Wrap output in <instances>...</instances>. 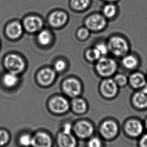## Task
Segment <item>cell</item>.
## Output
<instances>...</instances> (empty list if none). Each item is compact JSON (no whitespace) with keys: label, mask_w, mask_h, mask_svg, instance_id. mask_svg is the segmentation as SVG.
Returning <instances> with one entry per match:
<instances>
[{"label":"cell","mask_w":147,"mask_h":147,"mask_svg":"<svg viewBox=\"0 0 147 147\" xmlns=\"http://www.w3.org/2000/svg\"><path fill=\"white\" fill-rule=\"evenodd\" d=\"M109 52L117 57H123L128 54L129 47L128 42L123 37L113 35L107 43Z\"/></svg>","instance_id":"obj_1"},{"label":"cell","mask_w":147,"mask_h":147,"mask_svg":"<svg viewBox=\"0 0 147 147\" xmlns=\"http://www.w3.org/2000/svg\"><path fill=\"white\" fill-rule=\"evenodd\" d=\"M118 67L117 61L111 57L104 56L96 61L95 69L101 77H109L114 75Z\"/></svg>","instance_id":"obj_2"},{"label":"cell","mask_w":147,"mask_h":147,"mask_svg":"<svg viewBox=\"0 0 147 147\" xmlns=\"http://www.w3.org/2000/svg\"><path fill=\"white\" fill-rule=\"evenodd\" d=\"M107 24L106 18L102 14H93L89 15L85 20L86 28L92 32H99L104 29Z\"/></svg>","instance_id":"obj_3"},{"label":"cell","mask_w":147,"mask_h":147,"mask_svg":"<svg viewBox=\"0 0 147 147\" xmlns=\"http://www.w3.org/2000/svg\"><path fill=\"white\" fill-rule=\"evenodd\" d=\"M5 65L7 69L14 74L20 73L24 67V63L21 57L15 55L7 56L5 60Z\"/></svg>","instance_id":"obj_4"},{"label":"cell","mask_w":147,"mask_h":147,"mask_svg":"<svg viewBox=\"0 0 147 147\" xmlns=\"http://www.w3.org/2000/svg\"><path fill=\"white\" fill-rule=\"evenodd\" d=\"M63 89L65 94L71 97L77 96L81 91L80 82L75 79H69L63 82Z\"/></svg>","instance_id":"obj_5"},{"label":"cell","mask_w":147,"mask_h":147,"mask_svg":"<svg viewBox=\"0 0 147 147\" xmlns=\"http://www.w3.org/2000/svg\"><path fill=\"white\" fill-rule=\"evenodd\" d=\"M50 107L53 112L56 113H63L69 108V104L65 98L61 97L53 98L50 102Z\"/></svg>","instance_id":"obj_6"},{"label":"cell","mask_w":147,"mask_h":147,"mask_svg":"<svg viewBox=\"0 0 147 147\" xmlns=\"http://www.w3.org/2000/svg\"><path fill=\"white\" fill-rule=\"evenodd\" d=\"M31 145L33 147H51V139L45 133H38L33 138Z\"/></svg>","instance_id":"obj_7"},{"label":"cell","mask_w":147,"mask_h":147,"mask_svg":"<svg viewBox=\"0 0 147 147\" xmlns=\"http://www.w3.org/2000/svg\"><path fill=\"white\" fill-rule=\"evenodd\" d=\"M117 85L114 80L107 79L102 82L101 88L103 94L107 97H111L117 93Z\"/></svg>","instance_id":"obj_8"},{"label":"cell","mask_w":147,"mask_h":147,"mask_svg":"<svg viewBox=\"0 0 147 147\" xmlns=\"http://www.w3.org/2000/svg\"><path fill=\"white\" fill-rule=\"evenodd\" d=\"M42 21L36 16L28 17L24 22L25 28L31 32L39 30L42 26Z\"/></svg>","instance_id":"obj_9"},{"label":"cell","mask_w":147,"mask_h":147,"mask_svg":"<svg viewBox=\"0 0 147 147\" xmlns=\"http://www.w3.org/2000/svg\"><path fill=\"white\" fill-rule=\"evenodd\" d=\"M75 130L78 136L81 138H86L92 134L93 127L89 123L86 121H82L76 125Z\"/></svg>","instance_id":"obj_10"},{"label":"cell","mask_w":147,"mask_h":147,"mask_svg":"<svg viewBox=\"0 0 147 147\" xmlns=\"http://www.w3.org/2000/svg\"><path fill=\"white\" fill-rule=\"evenodd\" d=\"M117 127L116 123L113 121H106L101 127V131L103 136L111 138L116 135Z\"/></svg>","instance_id":"obj_11"},{"label":"cell","mask_w":147,"mask_h":147,"mask_svg":"<svg viewBox=\"0 0 147 147\" xmlns=\"http://www.w3.org/2000/svg\"><path fill=\"white\" fill-rule=\"evenodd\" d=\"M55 78V72L50 69H45L39 72L38 76V81L43 85H48L53 81Z\"/></svg>","instance_id":"obj_12"},{"label":"cell","mask_w":147,"mask_h":147,"mask_svg":"<svg viewBox=\"0 0 147 147\" xmlns=\"http://www.w3.org/2000/svg\"><path fill=\"white\" fill-rule=\"evenodd\" d=\"M67 20V16L61 11H57L51 14L49 17L50 24L53 27H58L63 26Z\"/></svg>","instance_id":"obj_13"},{"label":"cell","mask_w":147,"mask_h":147,"mask_svg":"<svg viewBox=\"0 0 147 147\" xmlns=\"http://www.w3.org/2000/svg\"><path fill=\"white\" fill-rule=\"evenodd\" d=\"M121 63L123 67L129 70L136 69L139 65V59L136 56L132 54H127L123 57Z\"/></svg>","instance_id":"obj_14"},{"label":"cell","mask_w":147,"mask_h":147,"mask_svg":"<svg viewBox=\"0 0 147 147\" xmlns=\"http://www.w3.org/2000/svg\"><path fill=\"white\" fill-rule=\"evenodd\" d=\"M58 142L61 147H75L76 140L70 133H61L59 135Z\"/></svg>","instance_id":"obj_15"},{"label":"cell","mask_w":147,"mask_h":147,"mask_svg":"<svg viewBox=\"0 0 147 147\" xmlns=\"http://www.w3.org/2000/svg\"><path fill=\"white\" fill-rule=\"evenodd\" d=\"M131 85L136 88H141L144 86L146 83L145 76L140 72H135L131 74L129 78Z\"/></svg>","instance_id":"obj_16"},{"label":"cell","mask_w":147,"mask_h":147,"mask_svg":"<svg viewBox=\"0 0 147 147\" xmlns=\"http://www.w3.org/2000/svg\"><path fill=\"white\" fill-rule=\"evenodd\" d=\"M127 133L133 137H137L141 134L143 131V127L141 123L137 121H129L126 125Z\"/></svg>","instance_id":"obj_17"},{"label":"cell","mask_w":147,"mask_h":147,"mask_svg":"<svg viewBox=\"0 0 147 147\" xmlns=\"http://www.w3.org/2000/svg\"><path fill=\"white\" fill-rule=\"evenodd\" d=\"M6 32L9 37L11 38H17L22 33V28L20 23L15 22L11 23L7 26Z\"/></svg>","instance_id":"obj_18"},{"label":"cell","mask_w":147,"mask_h":147,"mask_svg":"<svg viewBox=\"0 0 147 147\" xmlns=\"http://www.w3.org/2000/svg\"><path fill=\"white\" fill-rule=\"evenodd\" d=\"M117 7L113 3H108L102 9V15L108 19L114 18L117 15Z\"/></svg>","instance_id":"obj_19"},{"label":"cell","mask_w":147,"mask_h":147,"mask_svg":"<svg viewBox=\"0 0 147 147\" xmlns=\"http://www.w3.org/2000/svg\"><path fill=\"white\" fill-rule=\"evenodd\" d=\"M134 102L140 108H144L147 106V90L138 92L134 97Z\"/></svg>","instance_id":"obj_20"},{"label":"cell","mask_w":147,"mask_h":147,"mask_svg":"<svg viewBox=\"0 0 147 147\" xmlns=\"http://www.w3.org/2000/svg\"><path fill=\"white\" fill-rule=\"evenodd\" d=\"M18 82V78L15 74L10 72L6 74L3 78V82L5 86L8 87L14 86Z\"/></svg>","instance_id":"obj_21"},{"label":"cell","mask_w":147,"mask_h":147,"mask_svg":"<svg viewBox=\"0 0 147 147\" xmlns=\"http://www.w3.org/2000/svg\"><path fill=\"white\" fill-rule=\"evenodd\" d=\"M85 57L88 61L90 62L97 61L102 57L100 53L95 47L88 49L85 53Z\"/></svg>","instance_id":"obj_22"},{"label":"cell","mask_w":147,"mask_h":147,"mask_svg":"<svg viewBox=\"0 0 147 147\" xmlns=\"http://www.w3.org/2000/svg\"><path fill=\"white\" fill-rule=\"evenodd\" d=\"M90 0H71V6L76 10L83 11L88 8Z\"/></svg>","instance_id":"obj_23"},{"label":"cell","mask_w":147,"mask_h":147,"mask_svg":"<svg viewBox=\"0 0 147 147\" xmlns=\"http://www.w3.org/2000/svg\"><path fill=\"white\" fill-rule=\"evenodd\" d=\"M51 34L49 31L47 30L42 31L38 36V42L42 45H49L51 41Z\"/></svg>","instance_id":"obj_24"},{"label":"cell","mask_w":147,"mask_h":147,"mask_svg":"<svg viewBox=\"0 0 147 147\" xmlns=\"http://www.w3.org/2000/svg\"><path fill=\"white\" fill-rule=\"evenodd\" d=\"M74 110L76 113H84L86 109V104L84 100L81 99H76L73 102Z\"/></svg>","instance_id":"obj_25"},{"label":"cell","mask_w":147,"mask_h":147,"mask_svg":"<svg viewBox=\"0 0 147 147\" xmlns=\"http://www.w3.org/2000/svg\"><path fill=\"white\" fill-rule=\"evenodd\" d=\"M94 47L98 50L102 57L106 56L107 53H109L107 45L104 42H101L97 43Z\"/></svg>","instance_id":"obj_26"},{"label":"cell","mask_w":147,"mask_h":147,"mask_svg":"<svg viewBox=\"0 0 147 147\" xmlns=\"http://www.w3.org/2000/svg\"><path fill=\"white\" fill-rule=\"evenodd\" d=\"M90 31L85 27L79 29L77 32V36L80 40H84L88 39V37L90 36Z\"/></svg>","instance_id":"obj_27"},{"label":"cell","mask_w":147,"mask_h":147,"mask_svg":"<svg viewBox=\"0 0 147 147\" xmlns=\"http://www.w3.org/2000/svg\"><path fill=\"white\" fill-rule=\"evenodd\" d=\"M114 81L116 83V84L119 86H125L126 85L127 82L128 81L127 78L125 75L123 74H117L115 77Z\"/></svg>","instance_id":"obj_28"},{"label":"cell","mask_w":147,"mask_h":147,"mask_svg":"<svg viewBox=\"0 0 147 147\" xmlns=\"http://www.w3.org/2000/svg\"><path fill=\"white\" fill-rule=\"evenodd\" d=\"M32 138L28 135H23L20 139V142L21 144L24 146H29L32 145Z\"/></svg>","instance_id":"obj_29"},{"label":"cell","mask_w":147,"mask_h":147,"mask_svg":"<svg viewBox=\"0 0 147 147\" xmlns=\"http://www.w3.org/2000/svg\"><path fill=\"white\" fill-rule=\"evenodd\" d=\"M9 136L8 134L4 131H0V146L6 144L8 141Z\"/></svg>","instance_id":"obj_30"},{"label":"cell","mask_w":147,"mask_h":147,"mask_svg":"<svg viewBox=\"0 0 147 147\" xmlns=\"http://www.w3.org/2000/svg\"><path fill=\"white\" fill-rule=\"evenodd\" d=\"M66 64L65 62L62 60H59L55 63V67L57 71H61L65 69Z\"/></svg>","instance_id":"obj_31"},{"label":"cell","mask_w":147,"mask_h":147,"mask_svg":"<svg viewBox=\"0 0 147 147\" xmlns=\"http://www.w3.org/2000/svg\"><path fill=\"white\" fill-rule=\"evenodd\" d=\"M101 147V142L100 140L94 138L90 140L88 143V147Z\"/></svg>","instance_id":"obj_32"},{"label":"cell","mask_w":147,"mask_h":147,"mask_svg":"<svg viewBox=\"0 0 147 147\" xmlns=\"http://www.w3.org/2000/svg\"><path fill=\"white\" fill-rule=\"evenodd\" d=\"M141 147H147V135L142 138L141 141Z\"/></svg>","instance_id":"obj_33"},{"label":"cell","mask_w":147,"mask_h":147,"mask_svg":"<svg viewBox=\"0 0 147 147\" xmlns=\"http://www.w3.org/2000/svg\"><path fill=\"white\" fill-rule=\"evenodd\" d=\"M71 127L69 124H67L65 125V126L64 127V130H63V133H70V131H71Z\"/></svg>","instance_id":"obj_34"},{"label":"cell","mask_w":147,"mask_h":147,"mask_svg":"<svg viewBox=\"0 0 147 147\" xmlns=\"http://www.w3.org/2000/svg\"><path fill=\"white\" fill-rule=\"evenodd\" d=\"M103 1H105V2L107 3H114L115 2H117V1H118V0H103Z\"/></svg>","instance_id":"obj_35"},{"label":"cell","mask_w":147,"mask_h":147,"mask_svg":"<svg viewBox=\"0 0 147 147\" xmlns=\"http://www.w3.org/2000/svg\"><path fill=\"white\" fill-rule=\"evenodd\" d=\"M146 127H147V121H146Z\"/></svg>","instance_id":"obj_36"}]
</instances>
